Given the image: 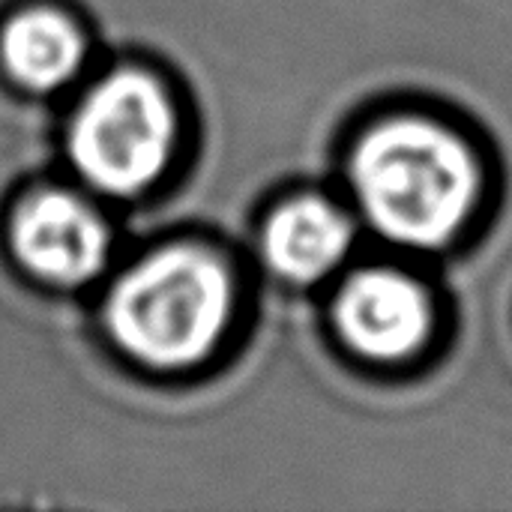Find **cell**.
Instances as JSON below:
<instances>
[{"mask_svg":"<svg viewBox=\"0 0 512 512\" xmlns=\"http://www.w3.org/2000/svg\"><path fill=\"white\" fill-rule=\"evenodd\" d=\"M474 150L426 117L372 126L351 156V189L369 225L411 249L450 243L480 201Z\"/></svg>","mask_w":512,"mask_h":512,"instance_id":"cell-1","label":"cell"},{"mask_svg":"<svg viewBox=\"0 0 512 512\" xmlns=\"http://www.w3.org/2000/svg\"><path fill=\"white\" fill-rule=\"evenodd\" d=\"M234 312L225 261L192 243L147 252L111 285L105 324L135 363L177 372L204 363Z\"/></svg>","mask_w":512,"mask_h":512,"instance_id":"cell-2","label":"cell"},{"mask_svg":"<svg viewBox=\"0 0 512 512\" xmlns=\"http://www.w3.org/2000/svg\"><path fill=\"white\" fill-rule=\"evenodd\" d=\"M66 141L72 165L90 186L135 195L165 171L177 141V111L150 72L123 66L84 93Z\"/></svg>","mask_w":512,"mask_h":512,"instance_id":"cell-3","label":"cell"},{"mask_svg":"<svg viewBox=\"0 0 512 512\" xmlns=\"http://www.w3.org/2000/svg\"><path fill=\"white\" fill-rule=\"evenodd\" d=\"M9 240L21 267L54 285L96 279L111 255V231L102 213L66 189L27 195L12 213Z\"/></svg>","mask_w":512,"mask_h":512,"instance_id":"cell-4","label":"cell"},{"mask_svg":"<svg viewBox=\"0 0 512 512\" xmlns=\"http://www.w3.org/2000/svg\"><path fill=\"white\" fill-rule=\"evenodd\" d=\"M333 318L348 348L375 363L408 360L432 333L426 288L393 267L357 270L339 288Z\"/></svg>","mask_w":512,"mask_h":512,"instance_id":"cell-5","label":"cell"},{"mask_svg":"<svg viewBox=\"0 0 512 512\" xmlns=\"http://www.w3.org/2000/svg\"><path fill=\"white\" fill-rule=\"evenodd\" d=\"M354 222L321 195L282 204L264 225V258L288 282L309 285L330 276L351 252Z\"/></svg>","mask_w":512,"mask_h":512,"instance_id":"cell-6","label":"cell"},{"mask_svg":"<svg viewBox=\"0 0 512 512\" xmlns=\"http://www.w3.org/2000/svg\"><path fill=\"white\" fill-rule=\"evenodd\" d=\"M84 54L81 27L51 6H33L12 15L0 33L3 66L30 90L45 93L69 84L84 66Z\"/></svg>","mask_w":512,"mask_h":512,"instance_id":"cell-7","label":"cell"}]
</instances>
